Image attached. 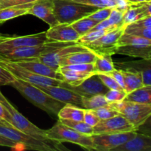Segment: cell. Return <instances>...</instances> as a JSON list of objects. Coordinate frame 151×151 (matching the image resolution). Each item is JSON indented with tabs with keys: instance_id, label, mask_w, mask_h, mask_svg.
I'll list each match as a JSON object with an SVG mask.
<instances>
[{
	"instance_id": "6da1fadb",
	"label": "cell",
	"mask_w": 151,
	"mask_h": 151,
	"mask_svg": "<svg viewBox=\"0 0 151 151\" xmlns=\"http://www.w3.org/2000/svg\"><path fill=\"white\" fill-rule=\"evenodd\" d=\"M10 86L17 90L32 104L50 115L58 116L59 111L65 105L64 103L46 94L37 86L29 83L16 79V81L11 83Z\"/></svg>"
},
{
	"instance_id": "7a4b0ae2",
	"label": "cell",
	"mask_w": 151,
	"mask_h": 151,
	"mask_svg": "<svg viewBox=\"0 0 151 151\" xmlns=\"http://www.w3.org/2000/svg\"><path fill=\"white\" fill-rule=\"evenodd\" d=\"M0 134L14 142L22 149L38 151L66 150L61 147V143H50L37 139L13 128L5 120H0Z\"/></svg>"
},
{
	"instance_id": "3957f363",
	"label": "cell",
	"mask_w": 151,
	"mask_h": 151,
	"mask_svg": "<svg viewBox=\"0 0 151 151\" xmlns=\"http://www.w3.org/2000/svg\"><path fill=\"white\" fill-rule=\"evenodd\" d=\"M0 102L4 107V119L6 122L11 125L13 128L19 131H22L37 139L50 143H61L58 142H54L49 139L46 136L45 130H42L34 125L33 123L28 120L22 114L15 109L13 105L5 98L0 91Z\"/></svg>"
},
{
	"instance_id": "277c9868",
	"label": "cell",
	"mask_w": 151,
	"mask_h": 151,
	"mask_svg": "<svg viewBox=\"0 0 151 151\" xmlns=\"http://www.w3.org/2000/svg\"><path fill=\"white\" fill-rule=\"evenodd\" d=\"M55 16L58 23L72 24L88 16L98 9L94 6L80 4L71 0H52Z\"/></svg>"
},
{
	"instance_id": "5b68a950",
	"label": "cell",
	"mask_w": 151,
	"mask_h": 151,
	"mask_svg": "<svg viewBox=\"0 0 151 151\" xmlns=\"http://www.w3.org/2000/svg\"><path fill=\"white\" fill-rule=\"evenodd\" d=\"M46 136L49 139L58 142H71L78 145L88 150H94L91 136H86L77 132L66 126L60 120L49 130H45Z\"/></svg>"
},
{
	"instance_id": "8992f818",
	"label": "cell",
	"mask_w": 151,
	"mask_h": 151,
	"mask_svg": "<svg viewBox=\"0 0 151 151\" xmlns=\"http://www.w3.org/2000/svg\"><path fill=\"white\" fill-rule=\"evenodd\" d=\"M75 42H56L50 41L41 45L19 47L0 53V59L16 61L20 60L35 58L46 53L60 49Z\"/></svg>"
},
{
	"instance_id": "52a82bcc",
	"label": "cell",
	"mask_w": 151,
	"mask_h": 151,
	"mask_svg": "<svg viewBox=\"0 0 151 151\" xmlns=\"http://www.w3.org/2000/svg\"><path fill=\"white\" fill-rule=\"evenodd\" d=\"M137 129L150 118L151 104L132 103L122 100L109 103Z\"/></svg>"
},
{
	"instance_id": "ba28073f",
	"label": "cell",
	"mask_w": 151,
	"mask_h": 151,
	"mask_svg": "<svg viewBox=\"0 0 151 151\" xmlns=\"http://www.w3.org/2000/svg\"><path fill=\"white\" fill-rule=\"evenodd\" d=\"M0 65L11 72L12 75L18 80L29 83L37 86H59L61 81L47 78L33 73L25 68L19 66L14 61L0 59Z\"/></svg>"
},
{
	"instance_id": "9c48e42d",
	"label": "cell",
	"mask_w": 151,
	"mask_h": 151,
	"mask_svg": "<svg viewBox=\"0 0 151 151\" xmlns=\"http://www.w3.org/2000/svg\"><path fill=\"white\" fill-rule=\"evenodd\" d=\"M125 26L126 25L123 24L115 29L109 30L98 39L84 44L83 46L91 51L94 52L95 54L113 55L116 54L118 40L123 34Z\"/></svg>"
},
{
	"instance_id": "30bf717a",
	"label": "cell",
	"mask_w": 151,
	"mask_h": 151,
	"mask_svg": "<svg viewBox=\"0 0 151 151\" xmlns=\"http://www.w3.org/2000/svg\"><path fill=\"white\" fill-rule=\"evenodd\" d=\"M137 131L110 134H93L91 136L94 144V150L97 151H112L134 137Z\"/></svg>"
},
{
	"instance_id": "8fae6325",
	"label": "cell",
	"mask_w": 151,
	"mask_h": 151,
	"mask_svg": "<svg viewBox=\"0 0 151 151\" xmlns=\"http://www.w3.org/2000/svg\"><path fill=\"white\" fill-rule=\"evenodd\" d=\"M50 42L46 36V32L19 37H7L0 41V53L19 47L41 45Z\"/></svg>"
},
{
	"instance_id": "7c38bea8",
	"label": "cell",
	"mask_w": 151,
	"mask_h": 151,
	"mask_svg": "<svg viewBox=\"0 0 151 151\" xmlns=\"http://www.w3.org/2000/svg\"><path fill=\"white\" fill-rule=\"evenodd\" d=\"M94 134H110L137 131L135 128L121 114L107 119H102L93 127Z\"/></svg>"
},
{
	"instance_id": "4fadbf2b",
	"label": "cell",
	"mask_w": 151,
	"mask_h": 151,
	"mask_svg": "<svg viewBox=\"0 0 151 151\" xmlns=\"http://www.w3.org/2000/svg\"><path fill=\"white\" fill-rule=\"evenodd\" d=\"M59 86L69 88L83 97H90L95 94H105L109 90L102 83L96 73L86 79L77 86H72L63 81L60 83Z\"/></svg>"
},
{
	"instance_id": "5bb4252c",
	"label": "cell",
	"mask_w": 151,
	"mask_h": 151,
	"mask_svg": "<svg viewBox=\"0 0 151 151\" xmlns=\"http://www.w3.org/2000/svg\"><path fill=\"white\" fill-rule=\"evenodd\" d=\"M88 50V49H87L82 44L75 42L61 47L60 49L54 50L52 52L46 53V54L42 55L35 58L44 63V64L49 66L50 67L58 70V69L59 68V62L63 57L69 54H72V53L76 52L84 51V50Z\"/></svg>"
},
{
	"instance_id": "9a60e30c",
	"label": "cell",
	"mask_w": 151,
	"mask_h": 151,
	"mask_svg": "<svg viewBox=\"0 0 151 151\" xmlns=\"http://www.w3.org/2000/svg\"><path fill=\"white\" fill-rule=\"evenodd\" d=\"M46 94H49L55 100L64 103L71 104L83 109L82 103V96L69 88L59 86H38Z\"/></svg>"
},
{
	"instance_id": "2e32d148",
	"label": "cell",
	"mask_w": 151,
	"mask_h": 151,
	"mask_svg": "<svg viewBox=\"0 0 151 151\" xmlns=\"http://www.w3.org/2000/svg\"><path fill=\"white\" fill-rule=\"evenodd\" d=\"M46 36L50 41L56 42H77L81 37L71 24L66 23H58L50 27L46 31Z\"/></svg>"
},
{
	"instance_id": "e0dca14e",
	"label": "cell",
	"mask_w": 151,
	"mask_h": 151,
	"mask_svg": "<svg viewBox=\"0 0 151 151\" xmlns=\"http://www.w3.org/2000/svg\"><path fill=\"white\" fill-rule=\"evenodd\" d=\"M53 9L54 4L52 0H38L34 3L27 14L36 16L46 22L50 27H52L58 24L55 16Z\"/></svg>"
},
{
	"instance_id": "ac0fdd59",
	"label": "cell",
	"mask_w": 151,
	"mask_h": 151,
	"mask_svg": "<svg viewBox=\"0 0 151 151\" xmlns=\"http://www.w3.org/2000/svg\"><path fill=\"white\" fill-rule=\"evenodd\" d=\"M115 69L141 74L143 86H151V60L142 59L138 61L114 63Z\"/></svg>"
},
{
	"instance_id": "d6986e66",
	"label": "cell",
	"mask_w": 151,
	"mask_h": 151,
	"mask_svg": "<svg viewBox=\"0 0 151 151\" xmlns=\"http://www.w3.org/2000/svg\"><path fill=\"white\" fill-rule=\"evenodd\" d=\"M14 62L18 63L19 66H22V67L25 68L27 70L30 71V72H33L35 74H37V75L63 81V77H62V75H60L58 71L44 64V63L37 60L36 58L16 60V61Z\"/></svg>"
},
{
	"instance_id": "ffe728a7",
	"label": "cell",
	"mask_w": 151,
	"mask_h": 151,
	"mask_svg": "<svg viewBox=\"0 0 151 151\" xmlns=\"http://www.w3.org/2000/svg\"><path fill=\"white\" fill-rule=\"evenodd\" d=\"M151 16V0L131 4L123 15V24L128 25L142 18Z\"/></svg>"
},
{
	"instance_id": "44dd1931",
	"label": "cell",
	"mask_w": 151,
	"mask_h": 151,
	"mask_svg": "<svg viewBox=\"0 0 151 151\" xmlns=\"http://www.w3.org/2000/svg\"><path fill=\"white\" fill-rule=\"evenodd\" d=\"M112 151H151V137L137 131L133 138Z\"/></svg>"
},
{
	"instance_id": "7402d4cb",
	"label": "cell",
	"mask_w": 151,
	"mask_h": 151,
	"mask_svg": "<svg viewBox=\"0 0 151 151\" xmlns=\"http://www.w3.org/2000/svg\"><path fill=\"white\" fill-rule=\"evenodd\" d=\"M95 58L96 54L89 50L76 52L63 57L59 62V67L79 63H94Z\"/></svg>"
},
{
	"instance_id": "603a6c76",
	"label": "cell",
	"mask_w": 151,
	"mask_h": 151,
	"mask_svg": "<svg viewBox=\"0 0 151 151\" xmlns=\"http://www.w3.org/2000/svg\"><path fill=\"white\" fill-rule=\"evenodd\" d=\"M116 54L124 55L133 58L151 60V46L120 45L116 49Z\"/></svg>"
},
{
	"instance_id": "cb8c5ba5",
	"label": "cell",
	"mask_w": 151,
	"mask_h": 151,
	"mask_svg": "<svg viewBox=\"0 0 151 151\" xmlns=\"http://www.w3.org/2000/svg\"><path fill=\"white\" fill-rule=\"evenodd\" d=\"M35 2L10 6L0 9V24L14 18L27 15L28 11Z\"/></svg>"
},
{
	"instance_id": "d4e9b609",
	"label": "cell",
	"mask_w": 151,
	"mask_h": 151,
	"mask_svg": "<svg viewBox=\"0 0 151 151\" xmlns=\"http://www.w3.org/2000/svg\"><path fill=\"white\" fill-rule=\"evenodd\" d=\"M58 71L63 77V82L66 83L72 86H77L80 85L83 81L94 74V72H78V71L66 69L62 66L59 67Z\"/></svg>"
},
{
	"instance_id": "484cf974",
	"label": "cell",
	"mask_w": 151,
	"mask_h": 151,
	"mask_svg": "<svg viewBox=\"0 0 151 151\" xmlns=\"http://www.w3.org/2000/svg\"><path fill=\"white\" fill-rule=\"evenodd\" d=\"M124 100L142 104H151V86H142L128 93Z\"/></svg>"
},
{
	"instance_id": "4316f807",
	"label": "cell",
	"mask_w": 151,
	"mask_h": 151,
	"mask_svg": "<svg viewBox=\"0 0 151 151\" xmlns=\"http://www.w3.org/2000/svg\"><path fill=\"white\" fill-rule=\"evenodd\" d=\"M124 12L120 11L116 8L112 9L110 16L105 20L99 22L91 30L104 29H114L123 24ZM90 30V31H91Z\"/></svg>"
},
{
	"instance_id": "83f0119b",
	"label": "cell",
	"mask_w": 151,
	"mask_h": 151,
	"mask_svg": "<svg viewBox=\"0 0 151 151\" xmlns=\"http://www.w3.org/2000/svg\"><path fill=\"white\" fill-rule=\"evenodd\" d=\"M85 109L71 104H65L58 114V119L73 121H83Z\"/></svg>"
},
{
	"instance_id": "f1b7e54d",
	"label": "cell",
	"mask_w": 151,
	"mask_h": 151,
	"mask_svg": "<svg viewBox=\"0 0 151 151\" xmlns=\"http://www.w3.org/2000/svg\"><path fill=\"white\" fill-rule=\"evenodd\" d=\"M114 69L111 55L96 54V58L94 62V69L95 73H109Z\"/></svg>"
},
{
	"instance_id": "f546056e",
	"label": "cell",
	"mask_w": 151,
	"mask_h": 151,
	"mask_svg": "<svg viewBox=\"0 0 151 151\" xmlns=\"http://www.w3.org/2000/svg\"><path fill=\"white\" fill-rule=\"evenodd\" d=\"M122 72L123 74L124 83H125L124 91L127 94L142 86L143 83L141 74L138 73V72L125 70H122Z\"/></svg>"
},
{
	"instance_id": "4dcf8cb0",
	"label": "cell",
	"mask_w": 151,
	"mask_h": 151,
	"mask_svg": "<svg viewBox=\"0 0 151 151\" xmlns=\"http://www.w3.org/2000/svg\"><path fill=\"white\" fill-rule=\"evenodd\" d=\"M82 103L84 109L89 110H95L102 106L109 105L105 94H95L90 97L82 96Z\"/></svg>"
},
{
	"instance_id": "1f68e13d",
	"label": "cell",
	"mask_w": 151,
	"mask_h": 151,
	"mask_svg": "<svg viewBox=\"0 0 151 151\" xmlns=\"http://www.w3.org/2000/svg\"><path fill=\"white\" fill-rule=\"evenodd\" d=\"M117 45H134L144 46V47L151 46V39L123 32V34L118 40Z\"/></svg>"
},
{
	"instance_id": "d6a6232c",
	"label": "cell",
	"mask_w": 151,
	"mask_h": 151,
	"mask_svg": "<svg viewBox=\"0 0 151 151\" xmlns=\"http://www.w3.org/2000/svg\"><path fill=\"white\" fill-rule=\"evenodd\" d=\"M99 22H96L94 19H91L88 16L82 18L76 22L71 24L72 27L75 29L77 32L80 35V36H82L84 34L89 32L93 27L96 26Z\"/></svg>"
},
{
	"instance_id": "836d02e7",
	"label": "cell",
	"mask_w": 151,
	"mask_h": 151,
	"mask_svg": "<svg viewBox=\"0 0 151 151\" xmlns=\"http://www.w3.org/2000/svg\"><path fill=\"white\" fill-rule=\"evenodd\" d=\"M59 120L64 124L66 126L72 128L77 132L81 133L86 136H91L94 134V130L93 127L87 125L83 121H73L69 120V119H59Z\"/></svg>"
},
{
	"instance_id": "e575fe53",
	"label": "cell",
	"mask_w": 151,
	"mask_h": 151,
	"mask_svg": "<svg viewBox=\"0 0 151 151\" xmlns=\"http://www.w3.org/2000/svg\"><path fill=\"white\" fill-rule=\"evenodd\" d=\"M111 29H97V30H91L89 31V32H87V33L84 34V35H82V36L80 37L79 39H78V41H77V43H78V44H82V45L88 44V43H91L92 42V41L100 38V37L103 36L104 34H106V32H109V30H111Z\"/></svg>"
},
{
	"instance_id": "d590c367",
	"label": "cell",
	"mask_w": 151,
	"mask_h": 151,
	"mask_svg": "<svg viewBox=\"0 0 151 151\" xmlns=\"http://www.w3.org/2000/svg\"><path fill=\"white\" fill-rule=\"evenodd\" d=\"M93 111L97 114V116H98L100 120L109 119V118H111L113 116L119 114V112L115 110L114 108H112L109 104L107 106H102V107H100Z\"/></svg>"
},
{
	"instance_id": "8d00e7d4",
	"label": "cell",
	"mask_w": 151,
	"mask_h": 151,
	"mask_svg": "<svg viewBox=\"0 0 151 151\" xmlns=\"http://www.w3.org/2000/svg\"><path fill=\"white\" fill-rule=\"evenodd\" d=\"M124 32L151 39V27H131L126 25Z\"/></svg>"
},
{
	"instance_id": "74e56055",
	"label": "cell",
	"mask_w": 151,
	"mask_h": 151,
	"mask_svg": "<svg viewBox=\"0 0 151 151\" xmlns=\"http://www.w3.org/2000/svg\"><path fill=\"white\" fill-rule=\"evenodd\" d=\"M98 75L99 78L103 84L107 87L109 89L123 90L122 87L117 83L116 81L111 76L109 73H96Z\"/></svg>"
},
{
	"instance_id": "f35d334b",
	"label": "cell",
	"mask_w": 151,
	"mask_h": 151,
	"mask_svg": "<svg viewBox=\"0 0 151 151\" xmlns=\"http://www.w3.org/2000/svg\"><path fill=\"white\" fill-rule=\"evenodd\" d=\"M127 93L124 90L109 89L105 94V97L109 103L122 101L125 99Z\"/></svg>"
},
{
	"instance_id": "ab89813d",
	"label": "cell",
	"mask_w": 151,
	"mask_h": 151,
	"mask_svg": "<svg viewBox=\"0 0 151 151\" xmlns=\"http://www.w3.org/2000/svg\"><path fill=\"white\" fill-rule=\"evenodd\" d=\"M101 1L106 7L116 8L124 13L131 5V3L128 0H101Z\"/></svg>"
},
{
	"instance_id": "60d3db41",
	"label": "cell",
	"mask_w": 151,
	"mask_h": 151,
	"mask_svg": "<svg viewBox=\"0 0 151 151\" xmlns=\"http://www.w3.org/2000/svg\"><path fill=\"white\" fill-rule=\"evenodd\" d=\"M112 9H113V7H108L98 8L96 11H94V13H92L91 15H89L88 17L94 19L96 22H100L109 17V16H110L111 13L112 11Z\"/></svg>"
},
{
	"instance_id": "b9f144b4",
	"label": "cell",
	"mask_w": 151,
	"mask_h": 151,
	"mask_svg": "<svg viewBox=\"0 0 151 151\" xmlns=\"http://www.w3.org/2000/svg\"><path fill=\"white\" fill-rule=\"evenodd\" d=\"M16 78L12 75L11 72L0 65V86H10V84L16 81Z\"/></svg>"
},
{
	"instance_id": "7bdbcfd3",
	"label": "cell",
	"mask_w": 151,
	"mask_h": 151,
	"mask_svg": "<svg viewBox=\"0 0 151 151\" xmlns=\"http://www.w3.org/2000/svg\"><path fill=\"white\" fill-rule=\"evenodd\" d=\"M100 119H99L98 116H97L93 110H89V109H85L83 115V122H86L87 125H90L91 127H94Z\"/></svg>"
},
{
	"instance_id": "ee69618b",
	"label": "cell",
	"mask_w": 151,
	"mask_h": 151,
	"mask_svg": "<svg viewBox=\"0 0 151 151\" xmlns=\"http://www.w3.org/2000/svg\"><path fill=\"white\" fill-rule=\"evenodd\" d=\"M36 1L38 0H0V9L10 7V6L35 2Z\"/></svg>"
},
{
	"instance_id": "f6af8a7d",
	"label": "cell",
	"mask_w": 151,
	"mask_h": 151,
	"mask_svg": "<svg viewBox=\"0 0 151 151\" xmlns=\"http://www.w3.org/2000/svg\"><path fill=\"white\" fill-rule=\"evenodd\" d=\"M127 26L131 27H151V16L139 19L133 23L129 24Z\"/></svg>"
},
{
	"instance_id": "bcb514c9",
	"label": "cell",
	"mask_w": 151,
	"mask_h": 151,
	"mask_svg": "<svg viewBox=\"0 0 151 151\" xmlns=\"http://www.w3.org/2000/svg\"><path fill=\"white\" fill-rule=\"evenodd\" d=\"M109 75L111 77H113L114 79L117 82V83L124 90V87H125V83H124V76L122 74V70L117 69H114L112 72H109Z\"/></svg>"
},
{
	"instance_id": "7dc6e473",
	"label": "cell",
	"mask_w": 151,
	"mask_h": 151,
	"mask_svg": "<svg viewBox=\"0 0 151 151\" xmlns=\"http://www.w3.org/2000/svg\"><path fill=\"white\" fill-rule=\"evenodd\" d=\"M71 1H75V2L80 3V4H86V5L94 6V7H97L98 8L106 7L101 0H71Z\"/></svg>"
},
{
	"instance_id": "c3c4849f",
	"label": "cell",
	"mask_w": 151,
	"mask_h": 151,
	"mask_svg": "<svg viewBox=\"0 0 151 151\" xmlns=\"http://www.w3.org/2000/svg\"><path fill=\"white\" fill-rule=\"evenodd\" d=\"M0 146H2V147H8L12 149L19 148V145L16 143L11 141V140L7 139V137L2 136L1 134H0Z\"/></svg>"
},
{
	"instance_id": "681fc988",
	"label": "cell",
	"mask_w": 151,
	"mask_h": 151,
	"mask_svg": "<svg viewBox=\"0 0 151 151\" xmlns=\"http://www.w3.org/2000/svg\"><path fill=\"white\" fill-rule=\"evenodd\" d=\"M5 113H4V107L0 102V120H4Z\"/></svg>"
},
{
	"instance_id": "f907efd6",
	"label": "cell",
	"mask_w": 151,
	"mask_h": 151,
	"mask_svg": "<svg viewBox=\"0 0 151 151\" xmlns=\"http://www.w3.org/2000/svg\"><path fill=\"white\" fill-rule=\"evenodd\" d=\"M131 4H134V3H140V2H144V1H150V0H128Z\"/></svg>"
},
{
	"instance_id": "816d5d0a",
	"label": "cell",
	"mask_w": 151,
	"mask_h": 151,
	"mask_svg": "<svg viewBox=\"0 0 151 151\" xmlns=\"http://www.w3.org/2000/svg\"><path fill=\"white\" fill-rule=\"evenodd\" d=\"M6 36H4V35H1V33H0V41H1V39H3V38H5Z\"/></svg>"
}]
</instances>
